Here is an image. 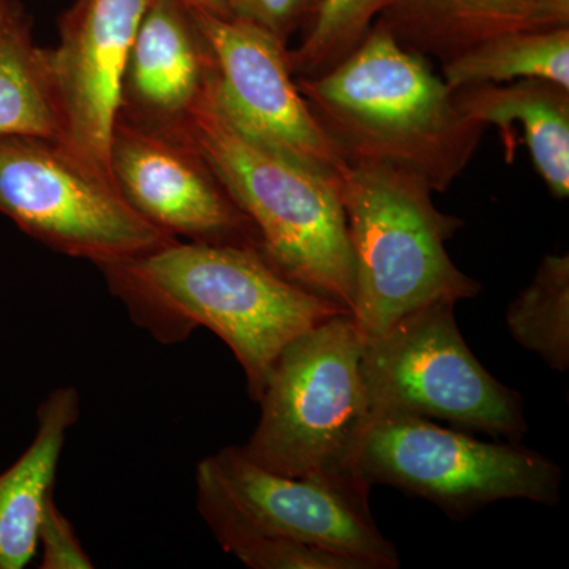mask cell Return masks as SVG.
Returning <instances> with one entry per match:
<instances>
[{
	"label": "cell",
	"mask_w": 569,
	"mask_h": 569,
	"mask_svg": "<svg viewBox=\"0 0 569 569\" xmlns=\"http://www.w3.org/2000/svg\"><path fill=\"white\" fill-rule=\"evenodd\" d=\"M194 485L198 511L224 552L246 542L293 539L353 557L369 569L399 568L362 478L284 477L252 462L241 447H227L198 463Z\"/></svg>",
	"instance_id": "cell-6"
},
{
	"label": "cell",
	"mask_w": 569,
	"mask_h": 569,
	"mask_svg": "<svg viewBox=\"0 0 569 569\" xmlns=\"http://www.w3.org/2000/svg\"><path fill=\"white\" fill-rule=\"evenodd\" d=\"M99 268L133 323L157 342L174 346L201 328L222 339L244 370L253 402L288 343L350 313L291 282L253 246L171 238Z\"/></svg>",
	"instance_id": "cell-1"
},
{
	"label": "cell",
	"mask_w": 569,
	"mask_h": 569,
	"mask_svg": "<svg viewBox=\"0 0 569 569\" xmlns=\"http://www.w3.org/2000/svg\"><path fill=\"white\" fill-rule=\"evenodd\" d=\"M179 2L189 10H204L220 17H230L224 9L223 0H179Z\"/></svg>",
	"instance_id": "cell-24"
},
{
	"label": "cell",
	"mask_w": 569,
	"mask_h": 569,
	"mask_svg": "<svg viewBox=\"0 0 569 569\" xmlns=\"http://www.w3.org/2000/svg\"><path fill=\"white\" fill-rule=\"evenodd\" d=\"M348 163H381L447 192L473 160L486 127L468 118L429 59L373 24L323 73L296 78Z\"/></svg>",
	"instance_id": "cell-2"
},
{
	"label": "cell",
	"mask_w": 569,
	"mask_h": 569,
	"mask_svg": "<svg viewBox=\"0 0 569 569\" xmlns=\"http://www.w3.org/2000/svg\"><path fill=\"white\" fill-rule=\"evenodd\" d=\"M0 212L52 250L97 266L171 239L142 219L114 182L44 138H0Z\"/></svg>",
	"instance_id": "cell-9"
},
{
	"label": "cell",
	"mask_w": 569,
	"mask_h": 569,
	"mask_svg": "<svg viewBox=\"0 0 569 569\" xmlns=\"http://www.w3.org/2000/svg\"><path fill=\"white\" fill-rule=\"evenodd\" d=\"M10 137L61 138L47 51L18 9L0 31V138Z\"/></svg>",
	"instance_id": "cell-18"
},
{
	"label": "cell",
	"mask_w": 569,
	"mask_h": 569,
	"mask_svg": "<svg viewBox=\"0 0 569 569\" xmlns=\"http://www.w3.org/2000/svg\"><path fill=\"white\" fill-rule=\"evenodd\" d=\"M376 22L407 50L443 62L501 33L568 28L569 0H395Z\"/></svg>",
	"instance_id": "cell-13"
},
{
	"label": "cell",
	"mask_w": 569,
	"mask_h": 569,
	"mask_svg": "<svg viewBox=\"0 0 569 569\" xmlns=\"http://www.w3.org/2000/svg\"><path fill=\"white\" fill-rule=\"evenodd\" d=\"M440 63L441 78L452 91L527 78H541L569 89V26L501 33Z\"/></svg>",
	"instance_id": "cell-17"
},
{
	"label": "cell",
	"mask_w": 569,
	"mask_h": 569,
	"mask_svg": "<svg viewBox=\"0 0 569 569\" xmlns=\"http://www.w3.org/2000/svg\"><path fill=\"white\" fill-rule=\"evenodd\" d=\"M230 553L252 569H369L353 557L293 539L246 542Z\"/></svg>",
	"instance_id": "cell-21"
},
{
	"label": "cell",
	"mask_w": 569,
	"mask_h": 569,
	"mask_svg": "<svg viewBox=\"0 0 569 569\" xmlns=\"http://www.w3.org/2000/svg\"><path fill=\"white\" fill-rule=\"evenodd\" d=\"M395 0H320L296 50L288 51L295 78L323 73L358 47Z\"/></svg>",
	"instance_id": "cell-20"
},
{
	"label": "cell",
	"mask_w": 569,
	"mask_h": 569,
	"mask_svg": "<svg viewBox=\"0 0 569 569\" xmlns=\"http://www.w3.org/2000/svg\"><path fill=\"white\" fill-rule=\"evenodd\" d=\"M179 138L252 222L277 271L351 313L356 271L336 176L321 173L224 118L203 84L178 116Z\"/></svg>",
	"instance_id": "cell-3"
},
{
	"label": "cell",
	"mask_w": 569,
	"mask_h": 569,
	"mask_svg": "<svg viewBox=\"0 0 569 569\" xmlns=\"http://www.w3.org/2000/svg\"><path fill=\"white\" fill-rule=\"evenodd\" d=\"M41 569H91L92 559L82 548L80 538L69 518L56 503L54 496L48 500L41 516L39 529Z\"/></svg>",
	"instance_id": "cell-22"
},
{
	"label": "cell",
	"mask_w": 569,
	"mask_h": 569,
	"mask_svg": "<svg viewBox=\"0 0 569 569\" xmlns=\"http://www.w3.org/2000/svg\"><path fill=\"white\" fill-rule=\"evenodd\" d=\"M73 387L54 389L37 410V432L20 458L0 473V569L28 567L39 552L41 516L71 427L81 413Z\"/></svg>",
	"instance_id": "cell-14"
},
{
	"label": "cell",
	"mask_w": 569,
	"mask_h": 569,
	"mask_svg": "<svg viewBox=\"0 0 569 569\" xmlns=\"http://www.w3.org/2000/svg\"><path fill=\"white\" fill-rule=\"evenodd\" d=\"M110 170L127 203L171 238L258 247L252 222L181 138L119 119Z\"/></svg>",
	"instance_id": "cell-12"
},
{
	"label": "cell",
	"mask_w": 569,
	"mask_h": 569,
	"mask_svg": "<svg viewBox=\"0 0 569 569\" xmlns=\"http://www.w3.org/2000/svg\"><path fill=\"white\" fill-rule=\"evenodd\" d=\"M367 485L425 498L449 518L466 519L501 500L557 505L561 470L518 441H482L432 419L395 415L367 429L356 458Z\"/></svg>",
	"instance_id": "cell-8"
},
{
	"label": "cell",
	"mask_w": 569,
	"mask_h": 569,
	"mask_svg": "<svg viewBox=\"0 0 569 569\" xmlns=\"http://www.w3.org/2000/svg\"><path fill=\"white\" fill-rule=\"evenodd\" d=\"M336 183L355 258L351 316L362 340L422 307L477 298L481 283L447 250L463 220L440 211L421 179L389 164L346 162Z\"/></svg>",
	"instance_id": "cell-4"
},
{
	"label": "cell",
	"mask_w": 569,
	"mask_h": 569,
	"mask_svg": "<svg viewBox=\"0 0 569 569\" xmlns=\"http://www.w3.org/2000/svg\"><path fill=\"white\" fill-rule=\"evenodd\" d=\"M362 339L351 313L296 337L276 359L258 403L261 417L242 452L295 478H361L359 447L370 426Z\"/></svg>",
	"instance_id": "cell-5"
},
{
	"label": "cell",
	"mask_w": 569,
	"mask_h": 569,
	"mask_svg": "<svg viewBox=\"0 0 569 569\" xmlns=\"http://www.w3.org/2000/svg\"><path fill=\"white\" fill-rule=\"evenodd\" d=\"M18 7L13 0H0V31H2L3 26L7 24V21L10 20L11 14L17 11Z\"/></svg>",
	"instance_id": "cell-25"
},
{
	"label": "cell",
	"mask_w": 569,
	"mask_h": 569,
	"mask_svg": "<svg viewBox=\"0 0 569 569\" xmlns=\"http://www.w3.org/2000/svg\"><path fill=\"white\" fill-rule=\"evenodd\" d=\"M209 58L189 10L179 0H151L132 51L127 82L138 100L178 118L200 96Z\"/></svg>",
	"instance_id": "cell-16"
},
{
	"label": "cell",
	"mask_w": 569,
	"mask_h": 569,
	"mask_svg": "<svg viewBox=\"0 0 569 569\" xmlns=\"http://www.w3.org/2000/svg\"><path fill=\"white\" fill-rule=\"evenodd\" d=\"M318 3H320V0H309L310 13H312V10L316 9Z\"/></svg>",
	"instance_id": "cell-26"
},
{
	"label": "cell",
	"mask_w": 569,
	"mask_h": 569,
	"mask_svg": "<svg viewBox=\"0 0 569 569\" xmlns=\"http://www.w3.org/2000/svg\"><path fill=\"white\" fill-rule=\"evenodd\" d=\"M456 103L468 118L497 127L507 149L512 129H522L531 162L552 197L569 194V89L527 78L503 84L456 89Z\"/></svg>",
	"instance_id": "cell-15"
},
{
	"label": "cell",
	"mask_w": 569,
	"mask_h": 569,
	"mask_svg": "<svg viewBox=\"0 0 569 569\" xmlns=\"http://www.w3.org/2000/svg\"><path fill=\"white\" fill-rule=\"evenodd\" d=\"M512 339L557 370L569 369V257L546 254L529 287L508 307Z\"/></svg>",
	"instance_id": "cell-19"
},
{
	"label": "cell",
	"mask_w": 569,
	"mask_h": 569,
	"mask_svg": "<svg viewBox=\"0 0 569 569\" xmlns=\"http://www.w3.org/2000/svg\"><path fill=\"white\" fill-rule=\"evenodd\" d=\"M149 6L151 0H77L63 14L58 48L47 51L61 119L58 142L110 181L130 51Z\"/></svg>",
	"instance_id": "cell-11"
},
{
	"label": "cell",
	"mask_w": 569,
	"mask_h": 569,
	"mask_svg": "<svg viewBox=\"0 0 569 569\" xmlns=\"http://www.w3.org/2000/svg\"><path fill=\"white\" fill-rule=\"evenodd\" d=\"M231 18L252 22L287 41L299 18L310 13L309 0H223Z\"/></svg>",
	"instance_id": "cell-23"
},
{
	"label": "cell",
	"mask_w": 569,
	"mask_h": 569,
	"mask_svg": "<svg viewBox=\"0 0 569 569\" xmlns=\"http://www.w3.org/2000/svg\"><path fill=\"white\" fill-rule=\"evenodd\" d=\"M189 13L208 52L206 88L224 118L254 140L336 176L346 159L299 92L287 41L238 18Z\"/></svg>",
	"instance_id": "cell-10"
},
{
	"label": "cell",
	"mask_w": 569,
	"mask_h": 569,
	"mask_svg": "<svg viewBox=\"0 0 569 569\" xmlns=\"http://www.w3.org/2000/svg\"><path fill=\"white\" fill-rule=\"evenodd\" d=\"M455 302H436L362 340L361 373L370 425L408 415L518 441L523 399L490 376L460 335Z\"/></svg>",
	"instance_id": "cell-7"
}]
</instances>
